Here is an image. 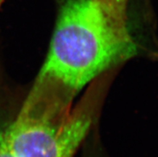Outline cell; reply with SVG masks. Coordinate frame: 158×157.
<instances>
[{
	"instance_id": "1",
	"label": "cell",
	"mask_w": 158,
	"mask_h": 157,
	"mask_svg": "<svg viewBox=\"0 0 158 157\" xmlns=\"http://www.w3.org/2000/svg\"><path fill=\"white\" fill-rule=\"evenodd\" d=\"M136 53L128 25L108 17L96 0H66L39 74L76 95Z\"/></svg>"
},
{
	"instance_id": "2",
	"label": "cell",
	"mask_w": 158,
	"mask_h": 157,
	"mask_svg": "<svg viewBox=\"0 0 158 157\" xmlns=\"http://www.w3.org/2000/svg\"><path fill=\"white\" fill-rule=\"evenodd\" d=\"M103 75L92 82L79 104L75 95L38 76L19 115L6 127L15 157H72L96 120L108 88Z\"/></svg>"
},
{
	"instance_id": "3",
	"label": "cell",
	"mask_w": 158,
	"mask_h": 157,
	"mask_svg": "<svg viewBox=\"0 0 158 157\" xmlns=\"http://www.w3.org/2000/svg\"><path fill=\"white\" fill-rule=\"evenodd\" d=\"M128 1L129 0H96L108 17L124 25H128Z\"/></svg>"
},
{
	"instance_id": "4",
	"label": "cell",
	"mask_w": 158,
	"mask_h": 157,
	"mask_svg": "<svg viewBox=\"0 0 158 157\" xmlns=\"http://www.w3.org/2000/svg\"><path fill=\"white\" fill-rule=\"evenodd\" d=\"M6 127L0 122V157H15L8 143Z\"/></svg>"
},
{
	"instance_id": "5",
	"label": "cell",
	"mask_w": 158,
	"mask_h": 157,
	"mask_svg": "<svg viewBox=\"0 0 158 157\" xmlns=\"http://www.w3.org/2000/svg\"><path fill=\"white\" fill-rule=\"evenodd\" d=\"M4 2H5V0H0V9H1V6H2Z\"/></svg>"
}]
</instances>
